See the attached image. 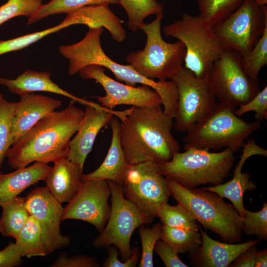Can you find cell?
<instances>
[{"label":"cell","mask_w":267,"mask_h":267,"mask_svg":"<svg viewBox=\"0 0 267 267\" xmlns=\"http://www.w3.org/2000/svg\"><path fill=\"white\" fill-rule=\"evenodd\" d=\"M173 119L161 106H132L120 124V138L129 165L152 162L161 164L180 152L172 134Z\"/></svg>","instance_id":"6da1fadb"},{"label":"cell","mask_w":267,"mask_h":267,"mask_svg":"<svg viewBox=\"0 0 267 267\" xmlns=\"http://www.w3.org/2000/svg\"><path fill=\"white\" fill-rule=\"evenodd\" d=\"M85 114L74 101L60 111H53L38 121L8 150V164L13 169L35 162L47 164L67 157L71 138Z\"/></svg>","instance_id":"7a4b0ae2"},{"label":"cell","mask_w":267,"mask_h":267,"mask_svg":"<svg viewBox=\"0 0 267 267\" xmlns=\"http://www.w3.org/2000/svg\"><path fill=\"white\" fill-rule=\"evenodd\" d=\"M102 27H89L85 37L80 42L59 47V52L69 60L68 75L78 73L84 67L90 65L101 66L110 70L119 81L131 86L136 84L145 85L154 89L162 101L164 111L171 114L175 112L178 92L175 84L171 80H158L148 79L135 71L130 65H124L112 60L103 50L100 44Z\"/></svg>","instance_id":"3957f363"},{"label":"cell","mask_w":267,"mask_h":267,"mask_svg":"<svg viewBox=\"0 0 267 267\" xmlns=\"http://www.w3.org/2000/svg\"><path fill=\"white\" fill-rule=\"evenodd\" d=\"M167 181L171 196L205 228L219 235L226 243L240 241L243 218L232 205L203 188L188 189L170 179Z\"/></svg>","instance_id":"277c9868"},{"label":"cell","mask_w":267,"mask_h":267,"mask_svg":"<svg viewBox=\"0 0 267 267\" xmlns=\"http://www.w3.org/2000/svg\"><path fill=\"white\" fill-rule=\"evenodd\" d=\"M184 149L183 152L175 153L160 167L167 179L188 189L202 184L223 183L235 161L234 152L229 148L217 153L193 147Z\"/></svg>","instance_id":"5b68a950"},{"label":"cell","mask_w":267,"mask_h":267,"mask_svg":"<svg viewBox=\"0 0 267 267\" xmlns=\"http://www.w3.org/2000/svg\"><path fill=\"white\" fill-rule=\"evenodd\" d=\"M111 188V210L107 223L93 241L96 248L115 246L125 267H135L139 261L138 247H131L134 231L142 224L151 223L155 218L146 214L124 196L120 185L108 180Z\"/></svg>","instance_id":"8992f818"},{"label":"cell","mask_w":267,"mask_h":267,"mask_svg":"<svg viewBox=\"0 0 267 267\" xmlns=\"http://www.w3.org/2000/svg\"><path fill=\"white\" fill-rule=\"evenodd\" d=\"M234 108L219 102L216 107L187 131L184 148L193 147L210 150L229 148L234 152L243 147L245 139L260 128L261 122L245 121Z\"/></svg>","instance_id":"52a82bcc"},{"label":"cell","mask_w":267,"mask_h":267,"mask_svg":"<svg viewBox=\"0 0 267 267\" xmlns=\"http://www.w3.org/2000/svg\"><path fill=\"white\" fill-rule=\"evenodd\" d=\"M163 12L148 24L140 28L146 36V43L142 50L131 52L127 62L140 75L150 79L167 80L182 67L186 50L182 43L165 41L161 35Z\"/></svg>","instance_id":"ba28073f"},{"label":"cell","mask_w":267,"mask_h":267,"mask_svg":"<svg viewBox=\"0 0 267 267\" xmlns=\"http://www.w3.org/2000/svg\"><path fill=\"white\" fill-rule=\"evenodd\" d=\"M162 31L184 44V67L198 78H205L214 62L225 49L217 39L213 27L199 15L184 14L182 18L165 25Z\"/></svg>","instance_id":"9c48e42d"},{"label":"cell","mask_w":267,"mask_h":267,"mask_svg":"<svg viewBox=\"0 0 267 267\" xmlns=\"http://www.w3.org/2000/svg\"><path fill=\"white\" fill-rule=\"evenodd\" d=\"M206 78L218 102L234 109L249 101L260 91L258 80L250 78L244 71L241 55L231 49L223 51Z\"/></svg>","instance_id":"30bf717a"},{"label":"cell","mask_w":267,"mask_h":267,"mask_svg":"<svg viewBox=\"0 0 267 267\" xmlns=\"http://www.w3.org/2000/svg\"><path fill=\"white\" fill-rule=\"evenodd\" d=\"M267 26V5L255 0H243L225 20L213 27L214 33L224 49L243 55L251 50Z\"/></svg>","instance_id":"8fae6325"},{"label":"cell","mask_w":267,"mask_h":267,"mask_svg":"<svg viewBox=\"0 0 267 267\" xmlns=\"http://www.w3.org/2000/svg\"><path fill=\"white\" fill-rule=\"evenodd\" d=\"M121 186L128 200L154 218L171 196L160 164L152 162L130 165Z\"/></svg>","instance_id":"7c38bea8"},{"label":"cell","mask_w":267,"mask_h":267,"mask_svg":"<svg viewBox=\"0 0 267 267\" xmlns=\"http://www.w3.org/2000/svg\"><path fill=\"white\" fill-rule=\"evenodd\" d=\"M170 79L178 92L173 128L178 132H186L210 113L218 102L209 88L206 77L197 78L183 67Z\"/></svg>","instance_id":"4fadbf2b"},{"label":"cell","mask_w":267,"mask_h":267,"mask_svg":"<svg viewBox=\"0 0 267 267\" xmlns=\"http://www.w3.org/2000/svg\"><path fill=\"white\" fill-rule=\"evenodd\" d=\"M111 188L108 180H83L75 197L64 208L62 221L73 219L89 222L100 232L105 227L111 210L108 199Z\"/></svg>","instance_id":"5bb4252c"},{"label":"cell","mask_w":267,"mask_h":267,"mask_svg":"<svg viewBox=\"0 0 267 267\" xmlns=\"http://www.w3.org/2000/svg\"><path fill=\"white\" fill-rule=\"evenodd\" d=\"M83 79H93L103 88L105 95L97 97L101 106L113 109L120 105L152 107L162 106L158 93L145 85L131 86L116 81L105 73V68L97 65L87 66L79 72Z\"/></svg>","instance_id":"9a60e30c"},{"label":"cell","mask_w":267,"mask_h":267,"mask_svg":"<svg viewBox=\"0 0 267 267\" xmlns=\"http://www.w3.org/2000/svg\"><path fill=\"white\" fill-rule=\"evenodd\" d=\"M25 203L30 215L39 223L48 255L70 245V237L60 231L64 208L46 186L31 190L25 197Z\"/></svg>","instance_id":"2e32d148"},{"label":"cell","mask_w":267,"mask_h":267,"mask_svg":"<svg viewBox=\"0 0 267 267\" xmlns=\"http://www.w3.org/2000/svg\"><path fill=\"white\" fill-rule=\"evenodd\" d=\"M85 106L84 116L77 134L70 141L67 157L82 169L100 130L109 123L113 116L121 120L130 110V108L124 111L109 109L94 102Z\"/></svg>","instance_id":"e0dca14e"},{"label":"cell","mask_w":267,"mask_h":267,"mask_svg":"<svg viewBox=\"0 0 267 267\" xmlns=\"http://www.w3.org/2000/svg\"><path fill=\"white\" fill-rule=\"evenodd\" d=\"M19 96L11 121L13 144L38 121L62 105L59 100L33 92Z\"/></svg>","instance_id":"ac0fdd59"},{"label":"cell","mask_w":267,"mask_h":267,"mask_svg":"<svg viewBox=\"0 0 267 267\" xmlns=\"http://www.w3.org/2000/svg\"><path fill=\"white\" fill-rule=\"evenodd\" d=\"M201 243L189 253L192 265L202 267H226L244 251L259 243V240H250L241 243H222L210 238L199 228Z\"/></svg>","instance_id":"d6986e66"},{"label":"cell","mask_w":267,"mask_h":267,"mask_svg":"<svg viewBox=\"0 0 267 267\" xmlns=\"http://www.w3.org/2000/svg\"><path fill=\"white\" fill-rule=\"evenodd\" d=\"M98 14L92 6H86L67 13L66 18L59 24L47 29L27 34L14 39L0 41V55L22 49L46 36L75 24H84L89 27L97 26Z\"/></svg>","instance_id":"ffe728a7"},{"label":"cell","mask_w":267,"mask_h":267,"mask_svg":"<svg viewBox=\"0 0 267 267\" xmlns=\"http://www.w3.org/2000/svg\"><path fill=\"white\" fill-rule=\"evenodd\" d=\"M53 163L44 179L46 186L61 204L69 202L80 189L83 169L67 157Z\"/></svg>","instance_id":"44dd1931"},{"label":"cell","mask_w":267,"mask_h":267,"mask_svg":"<svg viewBox=\"0 0 267 267\" xmlns=\"http://www.w3.org/2000/svg\"><path fill=\"white\" fill-rule=\"evenodd\" d=\"M110 125L112 139L107 155L100 166L93 172L82 175V179L106 180L122 185L130 167L126 159L120 138V124L113 116Z\"/></svg>","instance_id":"7402d4cb"},{"label":"cell","mask_w":267,"mask_h":267,"mask_svg":"<svg viewBox=\"0 0 267 267\" xmlns=\"http://www.w3.org/2000/svg\"><path fill=\"white\" fill-rule=\"evenodd\" d=\"M0 85L5 87L10 92L18 95L35 91H45L66 96L74 102L86 105L93 103L79 98L62 89L51 80L50 73L26 70L16 79L0 78Z\"/></svg>","instance_id":"603a6c76"},{"label":"cell","mask_w":267,"mask_h":267,"mask_svg":"<svg viewBox=\"0 0 267 267\" xmlns=\"http://www.w3.org/2000/svg\"><path fill=\"white\" fill-rule=\"evenodd\" d=\"M51 167L35 162L12 173L0 174V206L11 201L27 187L44 180Z\"/></svg>","instance_id":"cb8c5ba5"},{"label":"cell","mask_w":267,"mask_h":267,"mask_svg":"<svg viewBox=\"0 0 267 267\" xmlns=\"http://www.w3.org/2000/svg\"><path fill=\"white\" fill-rule=\"evenodd\" d=\"M249 157L250 155L246 151H242L240 160L235 167L233 177L229 181L203 187L217 193L222 198H226L229 200L242 217L245 210L243 205L244 194L247 190L252 191L256 188L255 183L250 179V174L242 172L243 165Z\"/></svg>","instance_id":"d4e9b609"},{"label":"cell","mask_w":267,"mask_h":267,"mask_svg":"<svg viewBox=\"0 0 267 267\" xmlns=\"http://www.w3.org/2000/svg\"><path fill=\"white\" fill-rule=\"evenodd\" d=\"M15 239L16 249L21 257L30 258L48 255L39 223L31 215Z\"/></svg>","instance_id":"484cf974"},{"label":"cell","mask_w":267,"mask_h":267,"mask_svg":"<svg viewBox=\"0 0 267 267\" xmlns=\"http://www.w3.org/2000/svg\"><path fill=\"white\" fill-rule=\"evenodd\" d=\"M1 207L0 233L4 237L15 239L30 216L26 206L25 197L17 196Z\"/></svg>","instance_id":"4316f807"},{"label":"cell","mask_w":267,"mask_h":267,"mask_svg":"<svg viewBox=\"0 0 267 267\" xmlns=\"http://www.w3.org/2000/svg\"><path fill=\"white\" fill-rule=\"evenodd\" d=\"M161 239L178 254L190 253L200 246L201 237L198 231L162 224Z\"/></svg>","instance_id":"83f0119b"},{"label":"cell","mask_w":267,"mask_h":267,"mask_svg":"<svg viewBox=\"0 0 267 267\" xmlns=\"http://www.w3.org/2000/svg\"><path fill=\"white\" fill-rule=\"evenodd\" d=\"M117 4V0H51L42 4L29 17L27 24L30 25L51 15L66 13L90 5Z\"/></svg>","instance_id":"f1b7e54d"},{"label":"cell","mask_w":267,"mask_h":267,"mask_svg":"<svg viewBox=\"0 0 267 267\" xmlns=\"http://www.w3.org/2000/svg\"><path fill=\"white\" fill-rule=\"evenodd\" d=\"M128 17V27L133 32L140 29L147 16L163 11V6L156 0H117Z\"/></svg>","instance_id":"f546056e"},{"label":"cell","mask_w":267,"mask_h":267,"mask_svg":"<svg viewBox=\"0 0 267 267\" xmlns=\"http://www.w3.org/2000/svg\"><path fill=\"white\" fill-rule=\"evenodd\" d=\"M243 0H196L199 16L212 27L229 16Z\"/></svg>","instance_id":"4dcf8cb0"},{"label":"cell","mask_w":267,"mask_h":267,"mask_svg":"<svg viewBox=\"0 0 267 267\" xmlns=\"http://www.w3.org/2000/svg\"><path fill=\"white\" fill-rule=\"evenodd\" d=\"M163 224L177 228L198 231L197 221L182 205H170L167 203L159 209L158 217Z\"/></svg>","instance_id":"1f68e13d"},{"label":"cell","mask_w":267,"mask_h":267,"mask_svg":"<svg viewBox=\"0 0 267 267\" xmlns=\"http://www.w3.org/2000/svg\"><path fill=\"white\" fill-rule=\"evenodd\" d=\"M241 63L245 74L252 79L258 80L260 71L267 64V26L252 49L241 55Z\"/></svg>","instance_id":"d6a6232c"},{"label":"cell","mask_w":267,"mask_h":267,"mask_svg":"<svg viewBox=\"0 0 267 267\" xmlns=\"http://www.w3.org/2000/svg\"><path fill=\"white\" fill-rule=\"evenodd\" d=\"M16 104L8 101L0 93V169L13 144L11 121Z\"/></svg>","instance_id":"836d02e7"},{"label":"cell","mask_w":267,"mask_h":267,"mask_svg":"<svg viewBox=\"0 0 267 267\" xmlns=\"http://www.w3.org/2000/svg\"><path fill=\"white\" fill-rule=\"evenodd\" d=\"M161 223L158 222L152 227L148 228L145 224L139 227V234L142 246L141 257L139 267H153V252L156 243L161 239Z\"/></svg>","instance_id":"e575fe53"},{"label":"cell","mask_w":267,"mask_h":267,"mask_svg":"<svg viewBox=\"0 0 267 267\" xmlns=\"http://www.w3.org/2000/svg\"><path fill=\"white\" fill-rule=\"evenodd\" d=\"M43 4V0H8L0 6V25L19 16L30 17Z\"/></svg>","instance_id":"d590c367"},{"label":"cell","mask_w":267,"mask_h":267,"mask_svg":"<svg viewBox=\"0 0 267 267\" xmlns=\"http://www.w3.org/2000/svg\"><path fill=\"white\" fill-rule=\"evenodd\" d=\"M242 232L248 236L256 235L260 240L267 239V203L264 202L258 212H251L245 208Z\"/></svg>","instance_id":"8d00e7d4"},{"label":"cell","mask_w":267,"mask_h":267,"mask_svg":"<svg viewBox=\"0 0 267 267\" xmlns=\"http://www.w3.org/2000/svg\"><path fill=\"white\" fill-rule=\"evenodd\" d=\"M250 111L255 112L256 121L261 122L267 117V87L265 86L251 99L234 110V113L237 116Z\"/></svg>","instance_id":"74e56055"},{"label":"cell","mask_w":267,"mask_h":267,"mask_svg":"<svg viewBox=\"0 0 267 267\" xmlns=\"http://www.w3.org/2000/svg\"><path fill=\"white\" fill-rule=\"evenodd\" d=\"M50 267H98L100 265L94 258L89 256L78 255L69 257L66 253L61 252Z\"/></svg>","instance_id":"f35d334b"},{"label":"cell","mask_w":267,"mask_h":267,"mask_svg":"<svg viewBox=\"0 0 267 267\" xmlns=\"http://www.w3.org/2000/svg\"><path fill=\"white\" fill-rule=\"evenodd\" d=\"M154 251L160 257L167 267H187L179 259L178 254L167 243L158 240L155 244Z\"/></svg>","instance_id":"ab89813d"},{"label":"cell","mask_w":267,"mask_h":267,"mask_svg":"<svg viewBox=\"0 0 267 267\" xmlns=\"http://www.w3.org/2000/svg\"><path fill=\"white\" fill-rule=\"evenodd\" d=\"M18 254L14 243L10 242L0 251V267H15L19 266L22 260Z\"/></svg>","instance_id":"60d3db41"},{"label":"cell","mask_w":267,"mask_h":267,"mask_svg":"<svg viewBox=\"0 0 267 267\" xmlns=\"http://www.w3.org/2000/svg\"><path fill=\"white\" fill-rule=\"evenodd\" d=\"M259 251L255 246L251 247L241 253L228 266L230 267H254L256 257Z\"/></svg>","instance_id":"b9f144b4"},{"label":"cell","mask_w":267,"mask_h":267,"mask_svg":"<svg viewBox=\"0 0 267 267\" xmlns=\"http://www.w3.org/2000/svg\"><path fill=\"white\" fill-rule=\"evenodd\" d=\"M267 267V250L264 249L262 251H259L257 254L255 267Z\"/></svg>","instance_id":"7bdbcfd3"},{"label":"cell","mask_w":267,"mask_h":267,"mask_svg":"<svg viewBox=\"0 0 267 267\" xmlns=\"http://www.w3.org/2000/svg\"><path fill=\"white\" fill-rule=\"evenodd\" d=\"M255 1L260 6L267 5V0H255Z\"/></svg>","instance_id":"ee69618b"}]
</instances>
